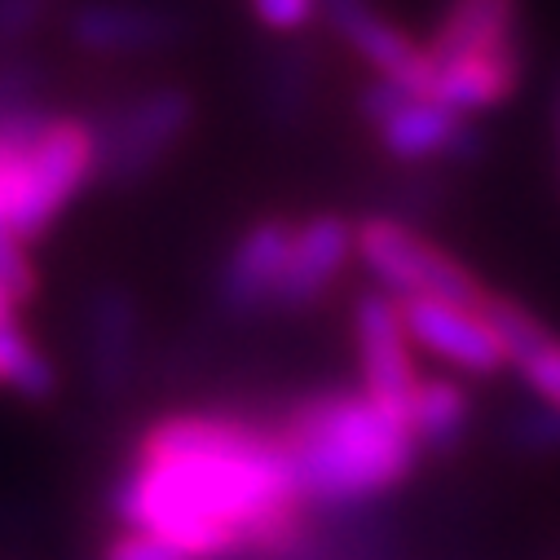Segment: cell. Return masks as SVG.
<instances>
[{"label":"cell","mask_w":560,"mask_h":560,"mask_svg":"<svg viewBox=\"0 0 560 560\" xmlns=\"http://www.w3.org/2000/svg\"><path fill=\"white\" fill-rule=\"evenodd\" d=\"M358 256V221L340 212H314L310 221L296 225L288 269L278 278L273 292V314H305L331 296V288L345 278L349 260Z\"/></svg>","instance_id":"9c48e42d"},{"label":"cell","mask_w":560,"mask_h":560,"mask_svg":"<svg viewBox=\"0 0 560 560\" xmlns=\"http://www.w3.org/2000/svg\"><path fill=\"white\" fill-rule=\"evenodd\" d=\"M80 349L97 393H119L142 353V310L124 283H97L80 310Z\"/></svg>","instance_id":"8fae6325"},{"label":"cell","mask_w":560,"mask_h":560,"mask_svg":"<svg viewBox=\"0 0 560 560\" xmlns=\"http://www.w3.org/2000/svg\"><path fill=\"white\" fill-rule=\"evenodd\" d=\"M292 234H296L292 221L260 217L230 243L225 260L217 265V283H212V301L225 318L247 323V318L273 314V292L288 269Z\"/></svg>","instance_id":"8992f818"},{"label":"cell","mask_w":560,"mask_h":560,"mask_svg":"<svg viewBox=\"0 0 560 560\" xmlns=\"http://www.w3.org/2000/svg\"><path fill=\"white\" fill-rule=\"evenodd\" d=\"M512 371L525 380V388H529L538 401H547V406L560 410V340H556V336L542 340L534 353H525Z\"/></svg>","instance_id":"ac0fdd59"},{"label":"cell","mask_w":560,"mask_h":560,"mask_svg":"<svg viewBox=\"0 0 560 560\" xmlns=\"http://www.w3.org/2000/svg\"><path fill=\"white\" fill-rule=\"evenodd\" d=\"M199 102L182 84H155L115 106L97 128V177L115 190L151 182L168 155L190 137Z\"/></svg>","instance_id":"7a4b0ae2"},{"label":"cell","mask_w":560,"mask_h":560,"mask_svg":"<svg viewBox=\"0 0 560 560\" xmlns=\"http://www.w3.org/2000/svg\"><path fill=\"white\" fill-rule=\"evenodd\" d=\"M508 438L525 455H556L560 451V410L529 393V401L521 410H512V419H508Z\"/></svg>","instance_id":"2e32d148"},{"label":"cell","mask_w":560,"mask_h":560,"mask_svg":"<svg viewBox=\"0 0 560 560\" xmlns=\"http://www.w3.org/2000/svg\"><path fill=\"white\" fill-rule=\"evenodd\" d=\"M521 49V0H446L433 27V62Z\"/></svg>","instance_id":"7c38bea8"},{"label":"cell","mask_w":560,"mask_h":560,"mask_svg":"<svg viewBox=\"0 0 560 560\" xmlns=\"http://www.w3.org/2000/svg\"><path fill=\"white\" fill-rule=\"evenodd\" d=\"M186 36V23L151 0H84L67 14V40L93 58H147Z\"/></svg>","instance_id":"30bf717a"},{"label":"cell","mask_w":560,"mask_h":560,"mask_svg":"<svg viewBox=\"0 0 560 560\" xmlns=\"http://www.w3.org/2000/svg\"><path fill=\"white\" fill-rule=\"evenodd\" d=\"M102 560H195L186 547L151 534V529H124L102 542Z\"/></svg>","instance_id":"e0dca14e"},{"label":"cell","mask_w":560,"mask_h":560,"mask_svg":"<svg viewBox=\"0 0 560 560\" xmlns=\"http://www.w3.org/2000/svg\"><path fill=\"white\" fill-rule=\"evenodd\" d=\"M358 115L375 132V142L397 164H433V160H472L481 137L472 132L468 115L419 97L393 80H371L358 97Z\"/></svg>","instance_id":"277c9868"},{"label":"cell","mask_w":560,"mask_h":560,"mask_svg":"<svg viewBox=\"0 0 560 560\" xmlns=\"http://www.w3.org/2000/svg\"><path fill=\"white\" fill-rule=\"evenodd\" d=\"M323 19L331 32L375 71V80H393L419 97H433L438 62L429 45H419L393 19H384L371 0H323Z\"/></svg>","instance_id":"ba28073f"},{"label":"cell","mask_w":560,"mask_h":560,"mask_svg":"<svg viewBox=\"0 0 560 560\" xmlns=\"http://www.w3.org/2000/svg\"><path fill=\"white\" fill-rule=\"evenodd\" d=\"M54 0H0V40H23L45 14Z\"/></svg>","instance_id":"ffe728a7"},{"label":"cell","mask_w":560,"mask_h":560,"mask_svg":"<svg viewBox=\"0 0 560 560\" xmlns=\"http://www.w3.org/2000/svg\"><path fill=\"white\" fill-rule=\"evenodd\" d=\"M0 292L19 310L40 296V269H36L32 243H23L5 221H0Z\"/></svg>","instance_id":"9a60e30c"},{"label":"cell","mask_w":560,"mask_h":560,"mask_svg":"<svg viewBox=\"0 0 560 560\" xmlns=\"http://www.w3.org/2000/svg\"><path fill=\"white\" fill-rule=\"evenodd\" d=\"M358 260L388 296H438L455 305H481L486 283L442 243L397 217H362L358 221Z\"/></svg>","instance_id":"3957f363"},{"label":"cell","mask_w":560,"mask_h":560,"mask_svg":"<svg viewBox=\"0 0 560 560\" xmlns=\"http://www.w3.org/2000/svg\"><path fill=\"white\" fill-rule=\"evenodd\" d=\"M472 429V397L451 375H419L415 401H410V438L419 455L451 459Z\"/></svg>","instance_id":"4fadbf2b"},{"label":"cell","mask_w":560,"mask_h":560,"mask_svg":"<svg viewBox=\"0 0 560 560\" xmlns=\"http://www.w3.org/2000/svg\"><path fill=\"white\" fill-rule=\"evenodd\" d=\"M292 477L314 512H349L401 490L419 468V446L397 415L362 384H331L292 397L269 419Z\"/></svg>","instance_id":"6da1fadb"},{"label":"cell","mask_w":560,"mask_h":560,"mask_svg":"<svg viewBox=\"0 0 560 560\" xmlns=\"http://www.w3.org/2000/svg\"><path fill=\"white\" fill-rule=\"evenodd\" d=\"M349 323H353V349H358V371H362V388L410 429V401L419 388V371L410 358V336L401 327L397 301L380 288L358 292L349 305Z\"/></svg>","instance_id":"5b68a950"},{"label":"cell","mask_w":560,"mask_h":560,"mask_svg":"<svg viewBox=\"0 0 560 560\" xmlns=\"http://www.w3.org/2000/svg\"><path fill=\"white\" fill-rule=\"evenodd\" d=\"M252 14L260 27L292 36V32H305L323 14V0H252Z\"/></svg>","instance_id":"d6986e66"},{"label":"cell","mask_w":560,"mask_h":560,"mask_svg":"<svg viewBox=\"0 0 560 560\" xmlns=\"http://www.w3.org/2000/svg\"><path fill=\"white\" fill-rule=\"evenodd\" d=\"M393 301H397V314H401L410 345L429 349L438 362H446L464 375H481V380L512 366L503 340L481 318V310L438 301V296H393Z\"/></svg>","instance_id":"52a82bcc"},{"label":"cell","mask_w":560,"mask_h":560,"mask_svg":"<svg viewBox=\"0 0 560 560\" xmlns=\"http://www.w3.org/2000/svg\"><path fill=\"white\" fill-rule=\"evenodd\" d=\"M0 388L23 401H54L62 388V371L54 353L23 327V318H0Z\"/></svg>","instance_id":"5bb4252c"}]
</instances>
